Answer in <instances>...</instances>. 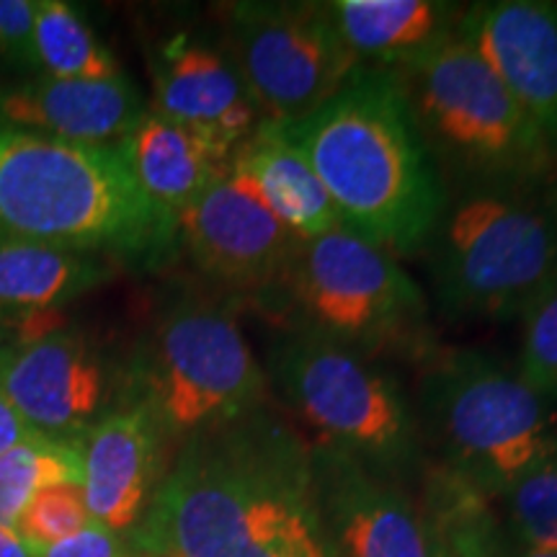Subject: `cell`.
Masks as SVG:
<instances>
[{"label":"cell","mask_w":557,"mask_h":557,"mask_svg":"<svg viewBox=\"0 0 557 557\" xmlns=\"http://www.w3.org/2000/svg\"><path fill=\"white\" fill-rule=\"evenodd\" d=\"M271 403L184 438L132 529L139 553L344 557L320 506L312 447Z\"/></svg>","instance_id":"obj_1"},{"label":"cell","mask_w":557,"mask_h":557,"mask_svg":"<svg viewBox=\"0 0 557 557\" xmlns=\"http://www.w3.org/2000/svg\"><path fill=\"white\" fill-rule=\"evenodd\" d=\"M276 127L315 171L341 227L393 256L421 253L447 186L395 70L361 65L323 107Z\"/></svg>","instance_id":"obj_2"},{"label":"cell","mask_w":557,"mask_h":557,"mask_svg":"<svg viewBox=\"0 0 557 557\" xmlns=\"http://www.w3.org/2000/svg\"><path fill=\"white\" fill-rule=\"evenodd\" d=\"M0 240H29L160 269L176 214L139 189L116 145H81L0 120Z\"/></svg>","instance_id":"obj_3"},{"label":"cell","mask_w":557,"mask_h":557,"mask_svg":"<svg viewBox=\"0 0 557 557\" xmlns=\"http://www.w3.org/2000/svg\"><path fill=\"white\" fill-rule=\"evenodd\" d=\"M421 256L444 318H524L557 284V197L545 186L451 189Z\"/></svg>","instance_id":"obj_4"},{"label":"cell","mask_w":557,"mask_h":557,"mask_svg":"<svg viewBox=\"0 0 557 557\" xmlns=\"http://www.w3.org/2000/svg\"><path fill=\"white\" fill-rule=\"evenodd\" d=\"M274 329L315 333L369 359L434 348L429 297L393 253L338 227L299 240L287 267L253 297Z\"/></svg>","instance_id":"obj_5"},{"label":"cell","mask_w":557,"mask_h":557,"mask_svg":"<svg viewBox=\"0 0 557 557\" xmlns=\"http://www.w3.org/2000/svg\"><path fill=\"white\" fill-rule=\"evenodd\" d=\"M395 75L447 191L545 186L553 176L547 143L468 41L451 37Z\"/></svg>","instance_id":"obj_6"},{"label":"cell","mask_w":557,"mask_h":557,"mask_svg":"<svg viewBox=\"0 0 557 557\" xmlns=\"http://www.w3.org/2000/svg\"><path fill=\"white\" fill-rule=\"evenodd\" d=\"M124 403L189 438L271 403L263 364L227 305L184 297L160 312L124 372Z\"/></svg>","instance_id":"obj_7"},{"label":"cell","mask_w":557,"mask_h":557,"mask_svg":"<svg viewBox=\"0 0 557 557\" xmlns=\"http://www.w3.org/2000/svg\"><path fill=\"white\" fill-rule=\"evenodd\" d=\"M416 406L451 468L478 491L506 493L555 438L549 400L478 348H431Z\"/></svg>","instance_id":"obj_8"},{"label":"cell","mask_w":557,"mask_h":557,"mask_svg":"<svg viewBox=\"0 0 557 557\" xmlns=\"http://www.w3.org/2000/svg\"><path fill=\"white\" fill-rule=\"evenodd\" d=\"M261 364L271 395L315 431L323 447L364 465H398L413 455L416 408L377 359L315 333L274 329Z\"/></svg>","instance_id":"obj_9"},{"label":"cell","mask_w":557,"mask_h":557,"mask_svg":"<svg viewBox=\"0 0 557 557\" xmlns=\"http://www.w3.org/2000/svg\"><path fill=\"white\" fill-rule=\"evenodd\" d=\"M222 47L263 122L287 124L323 107L361 67L315 0H240L222 16Z\"/></svg>","instance_id":"obj_10"},{"label":"cell","mask_w":557,"mask_h":557,"mask_svg":"<svg viewBox=\"0 0 557 557\" xmlns=\"http://www.w3.org/2000/svg\"><path fill=\"white\" fill-rule=\"evenodd\" d=\"M0 389L41 436L83 442L124 403V374L88 338L65 329L0 354Z\"/></svg>","instance_id":"obj_11"},{"label":"cell","mask_w":557,"mask_h":557,"mask_svg":"<svg viewBox=\"0 0 557 557\" xmlns=\"http://www.w3.org/2000/svg\"><path fill=\"white\" fill-rule=\"evenodd\" d=\"M176 220L181 248L201 274L250 297L276 282L302 240L233 173L209 186Z\"/></svg>","instance_id":"obj_12"},{"label":"cell","mask_w":557,"mask_h":557,"mask_svg":"<svg viewBox=\"0 0 557 557\" xmlns=\"http://www.w3.org/2000/svg\"><path fill=\"white\" fill-rule=\"evenodd\" d=\"M318 496L344 557H449L436 521L346 451L312 447Z\"/></svg>","instance_id":"obj_13"},{"label":"cell","mask_w":557,"mask_h":557,"mask_svg":"<svg viewBox=\"0 0 557 557\" xmlns=\"http://www.w3.org/2000/svg\"><path fill=\"white\" fill-rule=\"evenodd\" d=\"M150 111L233 158L263 124L253 96L227 58L225 47L209 45L189 32L173 34L152 52Z\"/></svg>","instance_id":"obj_14"},{"label":"cell","mask_w":557,"mask_h":557,"mask_svg":"<svg viewBox=\"0 0 557 557\" xmlns=\"http://www.w3.org/2000/svg\"><path fill=\"white\" fill-rule=\"evenodd\" d=\"M457 37L496 73L557 160V3L485 0L465 5Z\"/></svg>","instance_id":"obj_15"},{"label":"cell","mask_w":557,"mask_h":557,"mask_svg":"<svg viewBox=\"0 0 557 557\" xmlns=\"http://www.w3.org/2000/svg\"><path fill=\"white\" fill-rule=\"evenodd\" d=\"M163 431L143 406L122 403L83 436L81 491L90 521L132 532L158 487Z\"/></svg>","instance_id":"obj_16"},{"label":"cell","mask_w":557,"mask_h":557,"mask_svg":"<svg viewBox=\"0 0 557 557\" xmlns=\"http://www.w3.org/2000/svg\"><path fill=\"white\" fill-rule=\"evenodd\" d=\"M148 114L127 75L107 81L34 78L0 88V120L81 145H116Z\"/></svg>","instance_id":"obj_17"},{"label":"cell","mask_w":557,"mask_h":557,"mask_svg":"<svg viewBox=\"0 0 557 557\" xmlns=\"http://www.w3.org/2000/svg\"><path fill=\"white\" fill-rule=\"evenodd\" d=\"M361 65L400 70L457 37L465 5L447 0H325Z\"/></svg>","instance_id":"obj_18"},{"label":"cell","mask_w":557,"mask_h":557,"mask_svg":"<svg viewBox=\"0 0 557 557\" xmlns=\"http://www.w3.org/2000/svg\"><path fill=\"white\" fill-rule=\"evenodd\" d=\"M230 173L243 181L297 238H318L341 227L315 171L276 124L263 122L233 152Z\"/></svg>","instance_id":"obj_19"},{"label":"cell","mask_w":557,"mask_h":557,"mask_svg":"<svg viewBox=\"0 0 557 557\" xmlns=\"http://www.w3.org/2000/svg\"><path fill=\"white\" fill-rule=\"evenodd\" d=\"M116 148L139 189L176 218L230 173L227 156L150 109Z\"/></svg>","instance_id":"obj_20"},{"label":"cell","mask_w":557,"mask_h":557,"mask_svg":"<svg viewBox=\"0 0 557 557\" xmlns=\"http://www.w3.org/2000/svg\"><path fill=\"white\" fill-rule=\"evenodd\" d=\"M114 276L109 259L29 240H0V315L54 310Z\"/></svg>","instance_id":"obj_21"},{"label":"cell","mask_w":557,"mask_h":557,"mask_svg":"<svg viewBox=\"0 0 557 557\" xmlns=\"http://www.w3.org/2000/svg\"><path fill=\"white\" fill-rule=\"evenodd\" d=\"M32 65L45 78L107 81L122 75L120 62L101 45L86 16L65 0H37Z\"/></svg>","instance_id":"obj_22"},{"label":"cell","mask_w":557,"mask_h":557,"mask_svg":"<svg viewBox=\"0 0 557 557\" xmlns=\"http://www.w3.org/2000/svg\"><path fill=\"white\" fill-rule=\"evenodd\" d=\"M83 478L81 442L37 436L0 455V527L16 532L21 513L41 487L78 483Z\"/></svg>","instance_id":"obj_23"},{"label":"cell","mask_w":557,"mask_h":557,"mask_svg":"<svg viewBox=\"0 0 557 557\" xmlns=\"http://www.w3.org/2000/svg\"><path fill=\"white\" fill-rule=\"evenodd\" d=\"M504 496L513 532L524 547L557 549V436Z\"/></svg>","instance_id":"obj_24"},{"label":"cell","mask_w":557,"mask_h":557,"mask_svg":"<svg viewBox=\"0 0 557 557\" xmlns=\"http://www.w3.org/2000/svg\"><path fill=\"white\" fill-rule=\"evenodd\" d=\"M90 521L86 498L78 483H60L41 487L21 513L16 534L34 553L86 529Z\"/></svg>","instance_id":"obj_25"},{"label":"cell","mask_w":557,"mask_h":557,"mask_svg":"<svg viewBox=\"0 0 557 557\" xmlns=\"http://www.w3.org/2000/svg\"><path fill=\"white\" fill-rule=\"evenodd\" d=\"M517 372L542 398H557V284L524 315V341Z\"/></svg>","instance_id":"obj_26"},{"label":"cell","mask_w":557,"mask_h":557,"mask_svg":"<svg viewBox=\"0 0 557 557\" xmlns=\"http://www.w3.org/2000/svg\"><path fill=\"white\" fill-rule=\"evenodd\" d=\"M37 557H145L135 547L132 537L127 540L120 532L107 527L88 524L81 532L54 542V545L37 549Z\"/></svg>","instance_id":"obj_27"},{"label":"cell","mask_w":557,"mask_h":557,"mask_svg":"<svg viewBox=\"0 0 557 557\" xmlns=\"http://www.w3.org/2000/svg\"><path fill=\"white\" fill-rule=\"evenodd\" d=\"M37 0H0V54L32 65Z\"/></svg>","instance_id":"obj_28"},{"label":"cell","mask_w":557,"mask_h":557,"mask_svg":"<svg viewBox=\"0 0 557 557\" xmlns=\"http://www.w3.org/2000/svg\"><path fill=\"white\" fill-rule=\"evenodd\" d=\"M37 436H41L39 431H34L29 423L21 418L18 410L11 406V400L5 398L3 389H0V455Z\"/></svg>","instance_id":"obj_29"},{"label":"cell","mask_w":557,"mask_h":557,"mask_svg":"<svg viewBox=\"0 0 557 557\" xmlns=\"http://www.w3.org/2000/svg\"><path fill=\"white\" fill-rule=\"evenodd\" d=\"M0 557H37V553L13 529L0 527Z\"/></svg>","instance_id":"obj_30"},{"label":"cell","mask_w":557,"mask_h":557,"mask_svg":"<svg viewBox=\"0 0 557 557\" xmlns=\"http://www.w3.org/2000/svg\"><path fill=\"white\" fill-rule=\"evenodd\" d=\"M519 557H557V549H537V547H524V553Z\"/></svg>","instance_id":"obj_31"},{"label":"cell","mask_w":557,"mask_h":557,"mask_svg":"<svg viewBox=\"0 0 557 557\" xmlns=\"http://www.w3.org/2000/svg\"><path fill=\"white\" fill-rule=\"evenodd\" d=\"M555 197H557V191H555Z\"/></svg>","instance_id":"obj_32"}]
</instances>
